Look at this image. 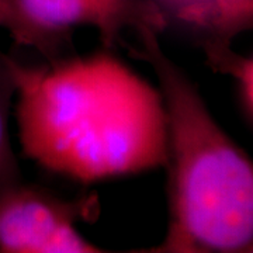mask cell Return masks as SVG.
Masks as SVG:
<instances>
[{
	"instance_id": "obj_1",
	"label": "cell",
	"mask_w": 253,
	"mask_h": 253,
	"mask_svg": "<svg viewBox=\"0 0 253 253\" xmlns=\"http://www.w3.org/2000/svg\"><path fill=\"white\" fill-rule=\"evenodd\" d=\"M16 120L24 155L82 183L165 166L161 91L111 49L44 65L11 58Z\"/></svg>"
},
{
	"instance_id": "obj_2",
	"label": "cell",
	"mask_w": 253,
	"mask_h": 253,
	"mask_svg": "<svg viewBox=\"0 0 253 253\" xmlns=\"http://www.w3.org/2000/svg\"><path fill=\"white\" fill-rule=\"evenodd\" d=\"M128 54L159 81L166 114L168 231L162 242L131 253H251L253 165L218 126L199 87L161 48L152 30L135 31Z\"/></svg>"
},
{
	"instance_id": "obj_3",
	"label": "cell",
	"mask_w": 253,
	"mask_h": 253,
	"mask_svg": "<svg viewBox=\"0 0 253 253\" xmlns=\"http://www.w3.org/2000/svg\"><path fill=\"white\" fill-rule=\"evenodd\" d=\"M97 194L66 200L23 180L0 191V253H106L76 229L96 221Z\"/></svg>"
},
{
	"instance_id": "obj_4",
	"label": "cell",
	"mask_w": 253,
	"mask_h": 253,
	"mask_svg": "<svg viewBox=\"0 0 253 253\" xmlns=\"http://www.w3.org/2000/svg\"><path fill=\"white\" fill-rule=\"evenodd\" d=\"M21 9L41 27L72 33L76 26L99 31L106 49L126 45V30L162 34L166 18L152 0H18Z\"/></svg>"
},
{
	"instance_id": "obj_5",
	"label": "cell",
	"mask_w": 253,
	"mask_h": 253,
	"mask_svg": "<svg viewBox=\"0 0 253 253\" xmlns=\"http://www.w3.org/2000/svg\"><path fill=\"white\" fill-rule=\"evenodd\" d=\"M173 26L200 46L232 45L253 27V0H152Z\"/></svg>"
},
{
	"instance_id": "obj_6",
	"label": "cell",
	"mask_w": 253,
	"mask_h": 253,
	"mask_svg": "<svg viewBox=\"0 0 253 253\" xmlns=\"http://www.w3.org/2000/svg\"><path fill=\"white\" fill-rule=\"evenodd\" d=\"M0 28L7 31L18 45L37 49L48 62L75 52L72 33L52 31L38 26L24 13L18 0H0Z\"/></svg>"
},
{
	"instance_id": "obj_7",
	"label": "cell",
	"mask_w": 253,
	"mask_h": 253,
	"mask_svg": "<svg viewBox=\"0 0 253 253\" xmlns=\"http://www.w3.org/2000/svg\"><path fill=\"white\" fill-rule=\"evenodd\" d=\"M206 63L214 72L229 76L235 83L236 100L245 123H253V58L235 52L231 45L207 44L201 46Z\"/></svg>"
},
{
	"instance_id": "obj_8",
	"label": "cell",
	"mask_w": 253,
	"mask_h": 253,
	"mask_svg": "<svg viewBox=\"0 0 253 253\" xmlns=\"http://www.w3.org/2000/svg\"><path fill=\"white\" fill-rule=\"evenodd\" d=\"M16 96L11 56L0 51V191L23 180L18 161L10 141V113Z\"/></svg>"
}]
</instances>
